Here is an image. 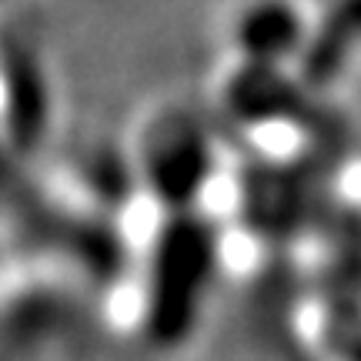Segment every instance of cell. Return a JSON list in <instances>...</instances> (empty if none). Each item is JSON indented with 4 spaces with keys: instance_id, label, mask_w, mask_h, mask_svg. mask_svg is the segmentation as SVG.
Returning <instances> with one entry per match:
<instances>
[{
    "instance_id": "obj_3",
    "label": "cell",
    "mask_w": 361,
    "mask_h": 361,
    "mask_svg": "<svg viewBox=\"0 0 361 361\" xmlns=\"http://www.w3.org/2000/svg\"><path fill=\"white\" fill-rule=\"evenodd\" d=\"M0 4H11V0H0Z\"/></svg>"
},
{
    "instance_id": "obj_1",
    "label": "cell",
    "mask_w": 361,
    "mask_h": 361,
    "mask_svg": "<svg viewBox=\"0 0 361 361\" xmlns=\"http://www.w3.org/2000/svg\"><path fill=\"white\" fill-rule=\"evenodd\" d=\"M231 40L245 64L284 67L308 51L311 17L298 0H245L234 11Z\"/></svg>"
},
{
    "instance_id": "obj_2",
    "label": "cell",
    "mask_w": 361,
    "mask_h": 361,
    "mask_svg": "<svg viewBox=\"0 0 361 361\" xmlns=\"http://www.w3.org/2000/svg\"><path fill=\"white\" fill-rule=\"evenodd\" d=\"M355 47H361V0H328L322 20L311 24L305 64L335 71Z\"/></svg>"
}]
</instances>
